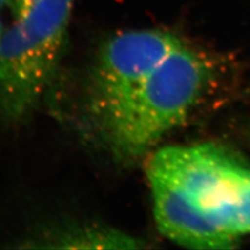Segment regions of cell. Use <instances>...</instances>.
Segmentation results:
<instances>
[{"mask_svg":"<svg viewBox=\"0 0 250 250\" xmlns=\"http://www.w3.org/2000/svg\"><path fill=\"white\" fill-rule=\"evenodd\" d=\"M208 62L176 35L124 31L101 46L84 93L85 118L118 159L144 155L205 95Z\"/></svg>","mask_w":250,"mask_h":250,"instance_id":"cell-1","label":"cell"},{"mask_svg":"<svg viewBox=\"0 0 250 250\" xmlns=\"http://www.w3.org/2000/svg\"><path fill=\"white\" fill-rule=\"evenodd\" d=\"M162 233L196 249L232 248L250 234V163L224 146H166L147 163Z\"/></svg>","mask_w":250,"mask_h":250,"instance_id":"cell-2","label":"cell"},{"mask_svg":"<svg viewBox=\"0 0 250 250\" xmlns=\"http://www.w3.org/2000/svg\"><path fill=\"white\" fill-rule=\"evenodd\" d=\"M74 0H39L4 31L0 47V122L25 123L57 76Z\"/></svg>","mask_w":250,"mask_h":250,"instance_id":"cell-3","label":"cell"},{"mask_svg":"<svg viewBox=\"0 0 250 250\" xmlns=\"http://www.w3.org/2000/svg\"><path fill=\"white\" fill-rule=\"evenodd\" d=\"M37 1H39V0H15L13 7L11 9L13 15L16 18L19 17V16L26 13Z\"/></svg>","mask_w":250,"mask_h":250,"instance_id":"cell-5","label":"cell"},{"mask_svg":"<svg viewBox=\"0 0 250 250\" xmlns=\"http://www.w3.org/2000/svg\"><path fill=\"white\" fill-rule=\"evenodd\" d=\"M4 28L2 25V21L0 19V47H1V43H2V39H3V35H4Z\"/></svg>","mask_w":250,"mask_h":250,"instance_id":"cell-7","label":"cell"},{"mask_svg":"<svg viewBox=\"0 0 250 250\" xmlns=\"http://www.w3.org/2000/svg\"><path fill=\"white\" fill-rule=\"evenodd\" d=\"M15 0H0V11H1L3 7H10L12 9Z\"/></svg>","mask_w":250,"mask_h":250,"instance_id":"cell-6","label":"cell"},{"mask_svg":"<svg viewBox=\"0 0 250 250\" xmlns=\"http://www.w3.org/2000/svg\"><path fill=\"white\" fill-rule=\"evenodd\" d=\"M19 248H132L138 241L126 234L82 224H47L20 241Z\"/></svg>","mask_w":250,"mask_h":250,"instance_id":"cell-4","label":"cell"}]
</instances>
